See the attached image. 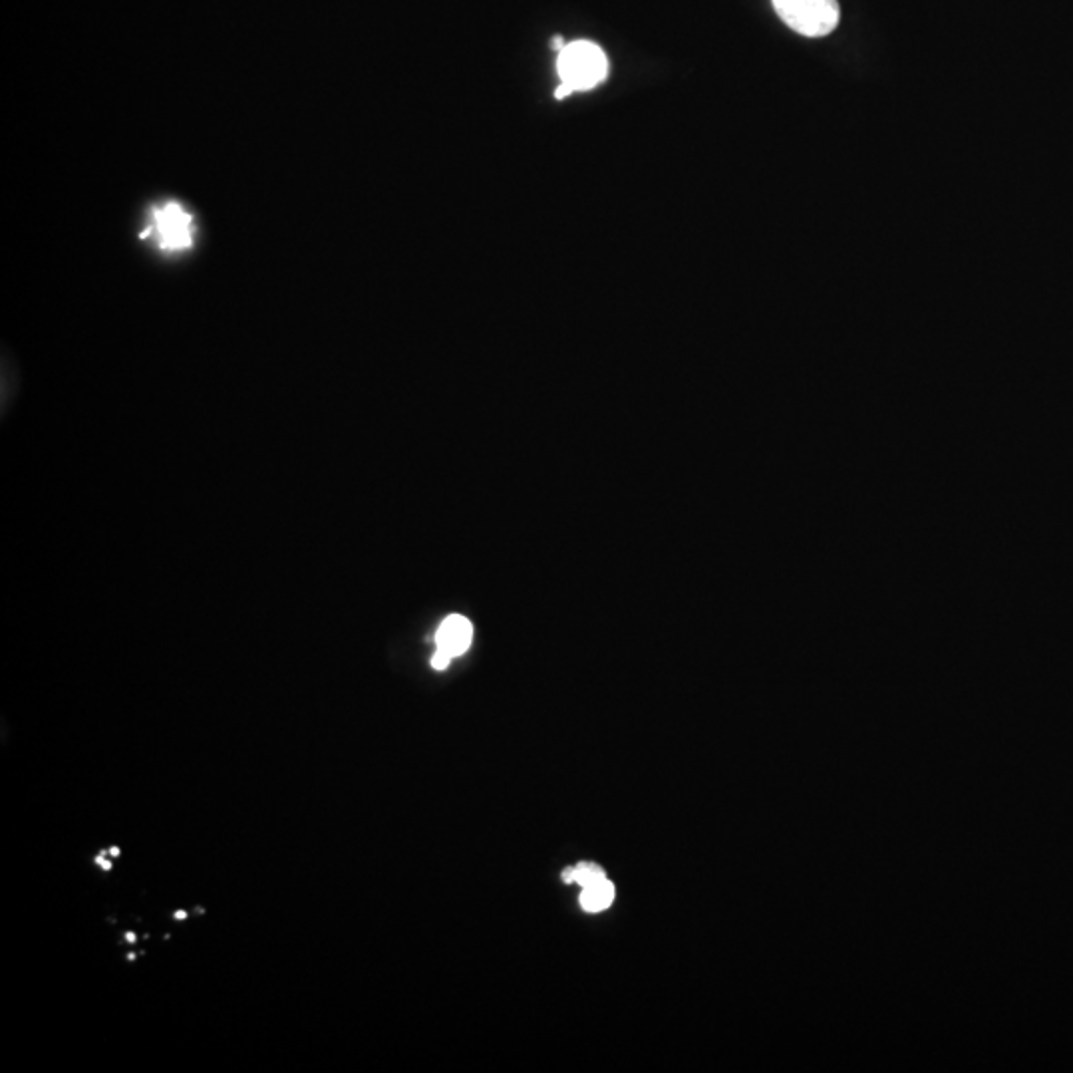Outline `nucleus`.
<instances>
[{"label": "nucleus", "mask_w": 1073, "mask_h": 1073, "mask_svg": "<svg viewBox=\"0 0 1073 1073\" xmlns=\"http://www.w3.org/2000/svg\"><path fill=\"white\" fill-rule=\"evenodd\" d=\"M605 879H607V875H605L603 867H599L595 863H581L579 867H575V883H579L583 889L591 887L595 883H601Z\"/></svg>", "instance_id": "nucleus-6"}, {"label": "nucleus", "mask_w": 1073, "mask_h": 1073, "mask_svg": "<svg viewBox=\"0 0 1073 1073\" xmlns=\"http://www.w3.org/2000/svg\"><path fill=\"white\" fill-rule=\"evenodd\" d=\"M777 16L797 34L821 38L831 34L841 18L837 0H771Z\"/></svg>", "instance_id": "nucleus-3"}, {"label": "nucleus", "mask_w": 1073, "mask_h": 1073, "mask_svg": "<svg viewBox=\"0 0 1073 1073\" xmlns=\"http://www.w3.org/2000/svg\"><path fill=\"white\" fill-rule=\"evenodd\" d=\"M197 225L193 215L177 201L155 205L142 233L163 253H183L195 243Z\"/></svg>", "instance_id": "nucleus-2"}, {"label": "nucleus", "mask_w": 1073, "mask_h": 1073, "mask_svg": "<svg viewBox=\"0 0 1073 1073\" xmlns=\"http://www.w3.org/2000/svg\"><path fill=\"white\" fill-rule=\"evenodd\" d=\"M551 46H553L557 52H561V50L567 46V42H565L561 36H555V38L551 40Z\"/></svg>", "instance_id": "nucleus-9"}, {"label": "nucleus", "mask_w": 1073, "mask_h": 1073, "mask_svg": "<svg viewBox=\"0 0 1073 1073\" xmlns=\"http://www.w3.org/2000/svg\"><path fill=\"white\" fill-rule=\"evenodd\" d=\"M613 899V883H609V881L605 879V881H601V883H595V885L583 889L581 905H583V909L589 911V913H599V911L609 909V905L613 903Z\"/></svg>", "instance_id": "nucleus-5"}, {"label": "nucleus", "mask_w": 1073, "mask_h": 1073, "mask_svg": "<svg viewBox=\"0 0 1073 1073\" xmlns=\"http://www.w3.org/2000/svg\"><path fill=\"white\" fill-rule=\"evenodd\" d=\"M573 92H575V90H573L571 86H567V84L561 82V86L555 90V98H557V100H563V98H569Z\"/></svg>", "instance_id": "nucleus-8"}, {"label": "nucleus", "mask_w": 1073, "mask_h": 1073, "mask_svg": "<svg viewBox=\"0 0 1073 1073\" xmlns=\"http://www.w3.org/2000/svg\"><path fill=\"white\" fill-rule=\"evenodd\" d=\"M561 82L575 92H587L597 88L609 74V62L603 48L589 40L569 42L557 60Z\"/></svg>", "instance_id": "nucleus-1"}, {"label": "nucleus", "mask_w": 1073, "mask_h": 1073, "mask_svg": "<svg viewBox=\"0 0 1073 1073\" xmlns=\"http://www.w3.org/2000/svg\"><path fill=\"white\" fill-rule=\"evenodd\" d=\"M563 881H565V883H575V867H573V869H567V871L563 873Z\"/></svg>", "instance_id": "nucleus-10"}, {"label": "nucleus", "mask_w": 1073, "mask_h": 1073, "mask_svg": "<svg viewBox=\"0 0 1073 1073\" xmlns=\"http://www.w3.org/2000/svg\"><path fill=\"white\" fill-rule=\"evenodd\" d=\"M450 660H452L450 654H446L444 650H438V652L434 654V658H432V666L438 668V670H444V668L450 664Z\"/></svg>", "instance_id": "nucleus-7"}, {"label": "nucleus", "mask_w": 1073, "mask_h": 1073, "mask_svg": "<svg viewBox=\"0 0 1073 1073\" xmlns=\"http://www.w3.org/2000/svg\"><path fill=\"white\" fill-rule=\"evenodd\" d=\"M471 634H473L471 622L460 614H452L442 622L438 630V650H444L452 658L460 656L469 648Z\"/></svg>", "instance_id": "nucleus-4"}]
</instances>
